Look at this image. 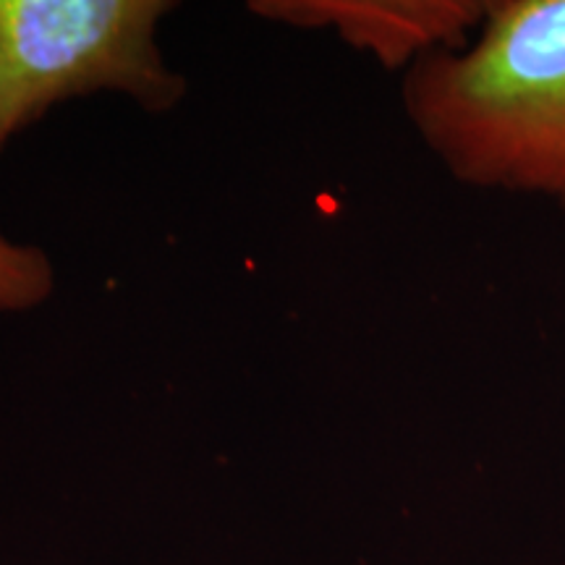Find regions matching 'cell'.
Listing matches in <instances>:
<instances>
[{"instance_id": "6da1fadb", "label": "cell", "mask_w": 565, "mask_h": 565, "mask_svg": "<svg viewBox=\"0 0 565 565\" xmlns=\"http://www.w3.org/2000/svg\"><path fill=\"white\" fill-rule=\"evenodd\" d=\"M404 108L456 181L565 207V0H492L475 40L424 53Z\"/></svg>"}, {"instance_id": "7a4b0ae2", "label": "cell", "mask_w": 565, "mask_h": 565, "mask_svg": "<svg viewBox=\"0 0 565 565\" xmlns=\"http://www.w3.org/2000/svg\"><path fill=\"white\" fill-rule=\"evenodd\" d=\"M166 0H0V152L53 105L113 89L168 113L186 82L154 30Z\"/></svg>"}, {"instance_id": "3957f363", "label": "cell", "mask_w": 565, "mask_h": 565, "mask_svg": "<svg viewBox=\"0 0 565 565\" xmlns=\"http://www.w3.org/2000/svg\"><path fill=\"white\" fill-rule=\"evenodd\" d=\"M265 17L301 26H333L345 42L377 55L387 68L412 66L424 53L461 47L482 24L487 3L479 0H317V3H254Z\"/></svg>"}, {"instance_id": "277c9868", "label": "cell", "mask_w": 565, "mask_h": 565, "mask_svg": "<svg viewBox=\"0 0 565 565\" xmlns=\"http://www.w3.org/2000/svg\"><path fill=\"white\" fill-rule=\"evenodd\" d=\"M55 270L38 246L0 236V312H26L51 299Z\"/></svg>"}]
</instances>
